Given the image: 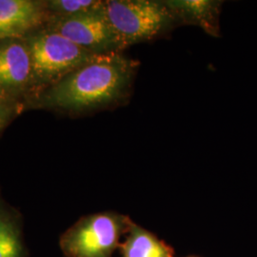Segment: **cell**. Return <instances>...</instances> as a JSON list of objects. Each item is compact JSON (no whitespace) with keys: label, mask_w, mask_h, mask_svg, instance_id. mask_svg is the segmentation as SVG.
I'll use <instances>...</instances> for the list:
<instances>
[{"label":"cell","mask_w":257,"mask_h":257,"mask_svg":"<svg viewBox=\"0 0 257 257\" xmlns=\"http://www.w3.org/2000/svg\"><path fill=\"white\" fill-rule=\"evenodd\" d=\"M138 67L121 53L96 55L29 100L25 110L79 114L110 107L128 94Z\"/></svg>","instance_id":"6da1fadb"},{"label":"cell","mask_w":257,"mask_h":257,"mask_svg":"<svg viewBox=\"0 0 257 257\" xmlns=\"http://www.w3.org/2000/svg\"><path fill=\"white\" fill-rule=\"evenodd\" d=\"M24 38L33 65L32 92L28 101L97 55L44 28L38 29Z\"/></svg>","instance_id":"7a4b0ae2"},{"label":"cell","mask_w":257,"mask_h":257,"mask_svg":"<svg viewBox=\"0 0 257 257\" xmlns=\"http://www.w3.org/2000/svg\"><path fill=\"white\" fill-rule=\"evenodd\" d=\"M104 12L123 50L155 39L177 21L164 1L107 0Z\"/></svg>","instance_id":"3957f363"},{"label":"cell","mask_w":257,"mask_h":257,"mask_svg":"<svg viewBox=\"0 0 257 257\" xmlns=\"http://www.w3.org/2000/svg\"><path fill=\"white\" fill-rule=\"evenodd\" d=\"M94 55L123 51L104 12V2L96 9L62 19H51L43 26Z\"/></svg>","instance_id":"277c9868"},{"label":"cell","mask_w":257,"mask_h":257,"mask_svg":"<svg viewBox=\"0 0 257 257\" xmlns=\"http://www.w3.org/2000/svg\"><path fill=\"white\" fill-rule=\"evenodd\" d=\"M122 217L110 212L84 218L61 240V247L70 257H110L119 240Z\"/></svg>","instance_id":"5b68a950"},{"label":"cell","mask_w":257,"mask_h":257,"mask_svg":"<svg viewBox=\"0 0 257 257\" xmlns=\"http://www.w3.org/2000/svg\"><path fill=\"white\" fill-rule=\"evenodd\" d=\"M33 83L31 53L24 37L0 39V93L24 106Z\"/></svg>","instance_id":"8992f818"},{"label":"cell","mask_w":257,"mask_h":257,"mask_svg":"<svg viewBox=\"0 0 257 257\" xmlns=\"http://www.w3.org/2000/svg\"><path fill=\"white\" fill-rule=\"evenodd\" d=\"M48 20L44 0H0V39L25 37Z\"/></svg>","instance_id":"52a82bcc"},{"label":"cell","mask_w":257,"mask_h":257,"mask_svg":"<svg viewBox=\"0 0 257 257\" xmlns=\"http://www.w3.org/2000/svg\"><path fill=\"white\" fill-rule=\"evenodd\" d=\"M164 3L172 11L176 20L196 25L212 37L219 35L220 1L169 0Z\"/></svg>","instance_id":"ba28073f"},{"label":"cell","mask_w":257,"mask_h":257,"mask_svg":"<svg viewBox=\"0 0 257 257\" xmlns=\"http://www.w3.org/2000/svg\"><path fill=\"white\" fill-rule=\"evenodd\" d=\"M19 232L14 211L0 197V257H23Z\"/></svg>","instance_id":"9c48e42d"},{"label":"cell","mask_w":257,"mask_h":257,"mask_svg":"<svg viewBox=\"0 0 257 257\" xmlns=\"http://www.w3.org/2000/svg\"><path fill=\"white\" fill-rule=\"evenodd\" d=\"M123 257H173L168 248L146 230L134 228L123 245Z\"/></svg>","instance_id":"30bf717a"},{"label":"cell","mask_w":257,"mask_h":257,"mask_svg":"<svg viewBox=\"0 0 257 257\" xmlns=\"http://www.w3.org/2000/svg\"><path fill=\"white\" fill-rule=\"evenodd\" d=\"M100 0H46L44 1L49 19H62L100 7Z\"/></svg>","instance_id":"8fae6325"},{"label":"cell","mask_w":257,"mask_h":257,"mask_svg":"<svg viewBox=\"0 0 257 257\" xmlns=\"http://www.w3.org/2000/svg\"><path fill=\"white\" fill-rule=\"evenodd\" d=\"M24 110V106L0 93V134Z\"/></svg>","instance_id":"7c38bea8"}]
</instances>
